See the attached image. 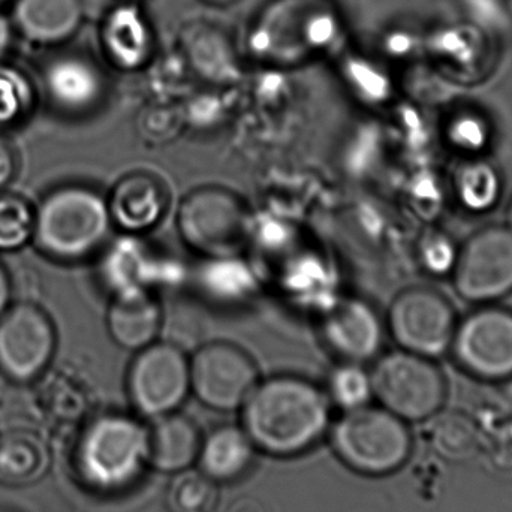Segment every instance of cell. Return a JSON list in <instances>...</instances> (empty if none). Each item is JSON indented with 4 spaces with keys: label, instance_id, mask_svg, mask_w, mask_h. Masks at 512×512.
I'll list each match as a JSON object with an SVG mask.
<instances>
[{
    "label": "cell",
    "instance_id": "obj_12",
    "mask_svg": "<svg viewBox=\"0 0 512 512\" xmlns=\"http://www.w3.org/2000/svg\"><path fill=\"white\" fill-rule=\"evenodd\" d=\"M56 343L44 310L29 303L8 307L0 316V372L12 381H32L53 360Z\"/></svg>",
    "mask_w": 512,
    "mask_h": 512
},
{
    "label": "cell",
    "instance_id": "obj_22",
    "mask_svg": "<svg viewBox=\"0 0 512 512\" xmlns=\"http://www.w3.org/2000/svg\"><path fill=\"white\" fill-rule=\"evenodd\" d=\"M328 400L343 412L357 411L369 406L373 399L370 373L358 363L343 361L328 379Z\"/></svg>",
    "mask_w": 512,
    "mask_h": 512
},
{
    "label": "cell",
    "instance_id": "obj_13",
    "mask_svg": "<svg viewBox=\"0 0 512 512\" xmlns=\"http://www.w3.org/2000/svg\"><path fill=\"white\" fill-rule=\"evenodd\" d=\"M328 348L349 363H364L379 354L384 342V324L366 301L337 304L322 325Z\"/></svg>",
    "mask_w": 512,
    "mask_h": 512
},
{
    "label": "cell",
    "instance_id": "obj_28",
    "mask_svg": "<svg viewBox=\"0 0 512 512\" xmlns=\"http://www.w3.org/2000/svg\"><path fill=\"white\" fill-rule=\"evenodd\" d=\"M84 18L104 20L111 9L116 8V0H80Z\"/></svg>",
    "mask_w": 512,
    "mask_h": 512
},
{
    "label": "cell",
    "instance_id": "obj_3",
    "mask_svg": "<svg viewBox=\"0 0 512 512\" xmlns=\"http://www.w3.org/2000/svg\"><path fill=\"white\" fill-rule=\"evenodd\" d=\"M84 480L99 492H122L149 465V429L126 415H104L90 424L78 451Z\"/></svg>",
    "mask_w": 512,
    "mask_h": 512
},
{
    "label": "cell",
    "instance_id": "obj_19",
    "mask_svg": "<svg viewBox=\"0 0 512 512\" xmlns=\"http://www.w3.org/2000/svg\"><path fill=\"white\" fill-rule=\"evenodd\" d=\"M255 450L254 442L243 427L222 426L201 441L197 460L210 480L231 483L251 468Z\"/></svg>",
    "mask_w": 512,
    "mask_h": 512
},
{
    "label": "cell",
    "instance_id": "obj_15",
    "mask_svg": "<svg viewBox=\"0 0 512 512\" xmlns=\"http://www.w3.org/2000/svg\"><path fill=\"white\" fill-rule=\"evenodd\" d=\"M162 327L161 304L141 289H122L108 307V333L126 351L138 352L158 342Z\"/></svg>",
    "mask_w": 512,
    "mask_h": 512
},
{
    "label": "cell",
    "instance_id": "obj_4",
    "mask_svg": "<svg viewBox=\"0 0 512 512\" xmlns=\"http://www.w3.org/2000/svg\"><path fill=\"white\" fill-rule=\"evenodd\" d=\"M406 421L384 408L343 412L331 430L334 453L358 474L381 477L397 471L411 453Z\"/></svg>",
    "mask_w": 512,
    "mask_h": 512
},
{
    "label": "cell",
    "instance_id": "obj_2",
    "mask_svg": "<svg viewBox=\"0 0 512 512\" xmlns=\"http://www.w3.org/2000/svg\"><path fill=\"white\" fill-rule=\"evenodd\" d=\"M111 225L107 198L84 186H63L35 210L33 240L45 255L75 261L101 248Z\"/></svg>",
    "mask_w": 512,
    "mask_h": 512
},
{
    "label": "cell",
    "instance_id": "obj_1",
    "mask_svg": "<svg viewBox=\"0 0 512 512\" xmlns=\"http://www.w3.org/2000/svg\"><path fill=\"white\" fill-rule=\"evenodd\" d=\"M330 400L295 376L258 382L242 406V427L256 450L294 457L318 444L330 427Z\"/></svg>",
    "mask_w": 512,
    "mask_h": 512
},
{
    "label": "cell",
    "instance_id": "obj_8",
    "mask_svg": "<svg viewBox=\"0 0 512 512\" xmlns=\"http://www.w3.org/2000/svg\"><path fill=\"white\" fill-rule=\"evenodd\" d=\"M126 384L138 414L150 420L174 414L191 391L189 360L174 343H152L135 355Z\"/></svg>",
    "mask_w": 512,
    "mask_h": 512
},
{
    "label": "cell",
    "instance_id": "obj_6",
    "mask_svg": "<svg viewBox=\"0 0 512 512\" xmlns=\"http://www.w3.org/2000/svg\"><path fill=\"white\" fill-rule=\"evenodd\" d=\"M177 227L183 242L198 254L225 258L242 251L248 213L242 200L227 189H195L182 201Z\"/></svg>",
    "mask_w": 512,
    "mask_h": 512
},
{
    "label": "cell",
    "instance_id": "obj_9",
    "mask_svg": "<svg viewBox=\"0 0 512 512\" xmlns=\"http://www.w3.org/2000/svg\"><path fill=\"white\" fill-rule=\"evenodd\" d=\"M457 294L474 304H493L512 294V230L492 225L459 248L453 273Z\"/></svg>",
    "mask_w": 512,
    "mask_h": 512
},
{
    "label": "cell",
    "instance_id": "obj_21",
    "mask_svg": "<svg viewBox=\"0 0 512 512\" xmlns=\"http://www.w3.org/2000/svg\"><path fill=\"white\" fill-rule=\"evenodd\" d=\"M454 188L460 204L469 212H489L501 198V177L489 162H466L457 171Z\"/></svg>",
    "mask_w": 512,
    "mask_h": 512
},
{
    "label": "cell",
    "instance_id": "obj_18",
    "mask_svg": "<svg viewBox=\"0 0 512 512\" xmlns=\"http://www.w3.org/2000/svg\"><path fill=\"white\" fill-rule=\"evenodd\" d=\"M12 17L26 38L59 44L80 29L84 15L80 0H15Z\"/></svg>",
    "mask_w": 512,
    "mask_h": 512
},
{
    "label": "cell",
    "instance_id": "obj_24",
    "mask_svg": "<svg viewBox=\"0 0 512 512\" xmlns=\"http://www.w3.org/2000/svg\"><path fill=\"white\" fill-rule=\"evenodd\" d=\"M29 84L8 71H0V128L21 122L32 108Z\"/></svg>",
    "mask_w": 512,
    "mask_h": 512
},
{
    "label": "cell",
    "instance_id": "obj_11",
    "mask_svg": "<svg viewBox=\"0 0 512 512\" xmlns=\"http://www.w3.org/2000/svg\"><path fill=\"white\" fill-rule=\"evenodd\" d=\"M191 391L218 412L242 409L258 384V369L248 352L228 342L201 346L189 361Z\"/></svg>",
    "mask_w": 512,
    "mask_h": 512
},
{
    "label": "cell",
    "instance_id": "obj_17",
    "mask_svg": "<svg viewBox=\"0 0 512 512\" xmlns=\"http://www.w3.org/2000/svg\"><path fill=\"white\" fill-rule=\"evenodd\" d=\"M102 21V42L114 65L132 71L150 59L152 30L137 6L117 5Z\"/></svg>",
    "mask_w": 512,
    "mask_h": 512
},
{
    "label": "cell",
    "instance_id": "obj_20",
    "mask_svg": "<svg viewBox=\"0 0 512 512\" xmlns=\"http://www.w3.org/2000/svg\"><path fill=\"white\" fill-rule=\"evenodd\" d=\"M201 439L197 427L182 415L155 420L149 429V463L167 474L185 471L197 462Z\"/></svg>",
    "mask_w": 512,
    "mask_h": 512
},
{
    "label": "cell",
    "instance_id": "obj_16",
    "mask_svg": "<svg viewBox=\"0 0 512 512\" xmlns=\"http://www.w3.org/2000/svg\"><path fill=\"white\" fill-rule=\"evenodd\" d=\"M107 203L114 225L128 233H144L161 221L168 195L156 177L134 173L117 182Z\"/></svg>",
    "mask_w": 512,
    "mask_h": 512
},
{
    "label": "cell",
    "instance_id": "obj_23",
    "mask_svg": "<svg viewBox=\"0 0 512 512\" xmlns=\"http://www.w3.org/2000/svg\"><path fill=\"white\" fill-rule=\"evenodd\" d=\"M33 234L35 210L23 198L0 195V252L20 251Z\"/></svg>",
    "mask_w": 512,
    "mask_h": 512
},
{
    "label": "cell",
    "instance_id": "obj_7",
    "mask_svg": "<svg viewBox=\"0 0 512 512\" xmlns=\"http://www.w3.org/2000/svg\"><path fill=\"white\" fill-rule=\"evenodd\" d=\"M457 322L450 300L429 286L400 292L387 315L388 331L399 349L430 360L450 351Z\"/></svg>",
    "mask_w": 512,
    "mask_h": 512
},
{
    "label": "cell",
    "instance_id": "obj_25",
    "mask_svg": "<svg viewBox=\"0 0 512 512\" xmlns=\"http://www.w3.org/2000/svg\"><path fill=\"white\" fill-rule=\"evenodd\" d=\"M459 248L450 237L433 233L421 243L420 259L423 267L435 276L451 274L456 265Z\"/></svg>",
    "mask_w": 512,
    "mask_h": 512
},
{
    "label": "cell",
    "instance_id": "obj_30",
    "mask_svg": "<svg viewBox=\"0 0 512 512\" xmlns=\"http://www.w3.org/2000/svg\"><path fill=\"white\" fill-rule=\"evenodd\" d=\"M203 2L212 3V5L216 6H227L231 5L233 2H236V0H203Z\"/></svg>",
    "mask_w": 512,
    "mask_h": 512
},
{
    "label": "cell",
    "instance_id": "obj_5",
    "mask_svg": "<svg viewBox=\"0 0 512 512\" xmlns=\"http://www.w3.org/2000/svg\"><path fill=\"white\" fill-rule=\"evenodd\" d=\"M370 379L373 397L403 421L432 417L447 396L444 375L433 360L403 349L379 358Z\"/></svg>",
    "mask_w": 512,
    "mask_h": 512
},
{
    "label": "cell",
    "instance_id": "obj_32",
    "mask_svg": "<svg viewBox=\"0 0 512 512\" xmlns=\"http://www.w3.org/2000/svg\"><path fill=\"white\" fill-rule=\"evenodd\" d=\"M0 2H3V0H0Z\"/></svg>",
    "mask_w": 512,
    "mask_h": 512
},
{
    "label": "cell",
    "instance_id": "obj_14",
    "mask_svg": "<svg viewBox=\"0 0 512 512\" xmlns=\"http://www.w3.org/2000/svg\"><path fill=\"white\" fill-rule=\"evenodd\" d=\"M48 98L66 113H84L101 101L105 78L95 62L78 54L57 57L44 75Z\"/></svg>",
    "mask_w": 512,
    "mask_h": 512
},
{
    "label": "cell",
    "instance_id": "obj_29",
    "mask_svg": "<svg viewBox=\"0 0 512 512\" xmlns=\"http://www.w3.org/2000/svg\"><path fill=\"white\" fill-rule=\"evenodd\" d=\"M11 303V282H9L8 273L0 262V316L6 312Z\"/></svg>",
    "mask_w": 512,
    "mask_h": 512
},
{
    "label": "cell",
    "instance_id": "obj_10",
    "mask_svg": "<svg viewBox=\"0 0 512 512\" xmlns=\"http://www.w3.org/2000/svg\"><path fill=\"white\" fill-rule=\"evenodd\" d=\"M451 354L469 375L483 381L512 378V310L481 304L457 322Z\"/></svg>",
    "mask_w": 512,
    "mask_h": 512
},
{
    "label": "cell",
    "instance_id": "obj_26",
    "mask_svg": "<svg viewBox=\"0 0 512 512\" xmlns=\"http://www.w3.org/2000/svg\"><path fill=\"white\" fill-rule=\"evenodd\" d=\"M489 126L477 114H460L448 126V138L466 152H478L489 141Z\"/></svg>",
    "mask_w": 512,
    "mask_h": 512
},
{
    "label": "cell",
    "instance_id": "obj_31",
    "mask_svg": "<svg viewBox=\"0 0 512 512\" xmlns=\"http://www.w3.org/2000/svg\"><path fill=\"white\" fill-rule=\"evenodd\" d=\"M508 227L512 230V203L510 204V209H508Z\"/></svg>",
    "mask_w": 512,
    "mask_h": 512
},
{
    "label": "cell",
    "instance_id": "obj_27",
    "mask_svg": "<svg viewBox=\"0 0 512 512\" xmlns=\"http://www.w3.org/2000/svg\"><path fill=\"white\" fill-rule=\"evenodd\" d=\"M15 158L8 143L0 140V189L5 188L14 179Z\"/></svg>",
    "mask_w": 512,
    "mask_h": 512
}]
</instances>
